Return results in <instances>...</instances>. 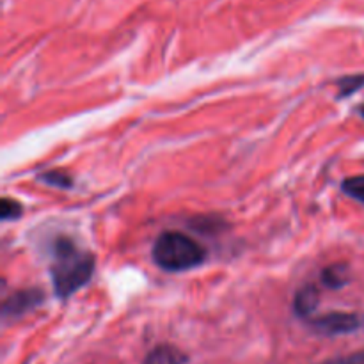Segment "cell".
<instances>
[{"label":"cell","mask_w":364,"mask_h":364,"mask_svg":"<svg viewBox=\"0 0 364 364\" xmlns=\"http://www.w3.org/2000/svg\"><path fill=\"white\" fill-rule=\"evenodd\" d=\"M95 272V256L80 251L73 242L60 238L53 245L52 281L59 297L66 299L89 283Z\"/></svg>","instance_id":"6da1fadb"},{"label":"cell","mask_w":364,"mask_h":364,"mask_svg":"<svg viewBox=\"0 0 364 364\" xmlns=\"http://www.w3.org/2000/svg\"><path fill=\"white\" fill-rule=\"evenodd\" d=\"M153 259L167 272H183L203 265L206 251L201 244L180 231H166L153 244Z\"/></svg>","instance_id":"7a4b0ae2"},{"label":"cell","mask_w":364,"mask_h":364,"mask_svg":"<svg viewBox=\"0 0 364 364\" xmlns=\"http://www.w3.org/2000/svg\"><path fill=\"white\" fill-rule=\"evenodd\" d=\"M309 326L320 334L326 336H340V334H350L361 327V318L354 313H329V315L316 316L308 320Z\"/></svg>","instance_id":"3957f363"},{"label":"cell","mask_w":364,"mask_h":364,"mask_svg":"<svg viewBox=\"0 0 364 364\" xmlns=\"http://www.w3.org/2000/svg\"><path fill=\"white\" fill-rule=\"evenodd\" d=\"M43 302V294L38 288H28V290H20L7 297L4 301L2 313L4 316H20L31 309L38 308Z\"/></svg>","instance_id":"277c9868"},{"label":"cell","mask_w":364,"mask_h":364,"mask_svg":"<svg viewBox=\"0 0 364 364\" xmlns=\"http://www.w3.org/2000/svg\"><path fill=\"white\" fill-rule=\"evenodd\" d=\"M318 306H320V294L316 287L308 284V287L301 288V290L297 291V295H295L294 309L301 318L304 320L313 318V313L318 309Z\"/></svg>","instance_id":"5b68a950"},{"label":"cell","mask_w":364,"mask_h":364,"mask_svg":"<svg viewBox=\"0 0 364 364\" xmlns=\"http://www.w3.org/2000/svg\"><path fill=\"white\" fill-rule=\"evenodd\" d=\"M187 363V355L176 347L171 345H160V347L153 348L148 355H146L142 364H185Z\"/></svg>","instance_id":"8992f818"},{"label":"cell","mask_w":364,"mask_h":364,"mask_svg":"<svg viewBox=\"0 0 364 364\" xmlns=\"http://www.w3.org/2000/svg\"><path fill=\"white\" fill-rule=\"evenodd\" d=\"M348 281H350V270L347 265L336 263V265H329L327 269H323L322 283L331 290L345 287V284H348Z\"/></svg>","instance_id":"52a82bcc"},{"label":"cell","mask_w":364,"mask_h":364,"mask_svg":"<svg viewBox=\"0 0 364 364\" xmlns=\"http://www.w3.org/2000/svg\"><path fill=\"white\" fill-rule=\"evenodd\" d=\"M39 180L46 185H52V187L57 188H71L73 187V178L71 174H68L66 171L57 169V171H48V173L41 174Z\"/></svg>","instance_id":"ba28073f"},{"label":"cell","mask_w":364,"mask_h":364,"mask_svg":"<svg viewBox=\"0 0 364 364\" xmlns=\"http://www.w3.org/2000/svg\"><path fill=\"white\" fill-rule=\"evenodd\" d=\"M341 188L347 196L354 198L355 201L363 203L364 205V174H359V176L347 178V180L341 183Z\"/></svg>","instance_id":"9c48e42d"},{"label":"cell","mask_w":364,"mask_h":364,"mask_svg":"<svg viewBox=\"0 0 364 364\" xmlns=\"http://www.w3.org/2000/svg\"><path fill=\"white\" fill-rule=\"evenodd\" d=\"M21 215V205L14 199L4 198L0 203V217L2 220H14Z\"/></svg>","instance_id":"30bf717a"},{"label":"cell","mask_w":364,"mask_h":364,"mask_svg":"<svg viewBox=\"0 0 364 364\" xmlns=\"http://www.w3.org/2000/svg\"><path fill=\"white\" fill-rule=\"evenodd\" d=\"M338 85H340V96L352 95L364 85V75H352V77L341 78Z\"/></svg>","instance_id":"8fae6325"},{"label":"cell","mask_w":364,"mask_h":364,"mask_svg":"<svg viewBox=\"0 0 364 364\" xmlns=\"http://www.w3.org/2000/svg\"><path fill=\"white\" fill-rule=\"evenodd\" d=\"M323 364H364V352L350 355V358H341V359H333V361H327Z\"/></svg>","instance_id":"7c38bea8"},{"label":"cell","mask_w":364,"mask_h":364,"mask_svg":"<svg viewBox=\"0 0 364 364\" xmlns=\"http://www.w3.org/2000/svg\"><path fill=\"white\" fill-rule=\"evenodd\" d=\"M359 112H361V116H363V117H364V105H363V107H361V109H359Z\"/></svg>","instance_id":"4fadbf2b"}]
</instances>
